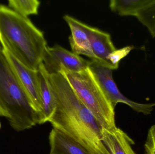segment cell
Returning a JSON list of instances; mask_svg holds the SVG:
<instances>
[{
    "mask_svg": "<svg viewBox=\"0 0 155 154\" xmlns=\"http://www.w3.org/2000/svg\"><path fill=\"white\" fill-rule=\"evenodd\" d=\"M57 106L48 120L57 129L92 154H111L102 141L101 127L91 111L80 100L62 73L49 74Z\"/></svg>",
    "mask_w": 155,
    "mask_h": 154,
    "instance_id": "6da1fadb",
    "label": "cell"
},
{
    "mask_svg": "<svg viewBox=\"0 0 155 154\" xmlns=\"http://www.w3.org/2000/svg\"><path fill=\"white\" fill-rule=\"evenodd\" d=\"M0 42L19 62L38 71L47 48L43 32L29 18L0 4Z\"/></svg>",
    "mask_w": 155,
    "mask_h": 154,
    "instance_id": "7a4b0ae2",
    "label": "cell"
},
{
    "mask_svg": "<svg viewBox=\"0 0 155 154\" xmlns=\"http://www.w3.org/2000/svg\"><path fill=\"white\" fill-rule=\"evenodd\" d=\"M0 116L6 118L12 128L17 132L40 124L39 115L2 50L0 51Z\"/></svg>",
    "mask_w": 155,
    "mask_h": 154,
    "instance_id": "3957f363",
    "label": "cell"
},
{
    "mask_svg": "<svg viewBox=\"0 0 155 154\" xmlns=\"http://www.w3.org/2000/svg\"><path fill=\"white\" fill-rule=\"evenodd\" d=\"M60 73L64 76L78 98L91 111L101 127L112 129L116 127L115 108L106 96L89 67L80 72L62 70Z\"/></svg>",
    "mask_w": 155,
    "mask_h": 154,
    "instance_id": "277c9868",
    "label": "cell"
},
{
    "mask_svg": "<svg viewBox=\"0 0 155 154\" xmlns=\"http://www.w3.org/2000/svg\"><path fill=\"white\" fill-rule=\"evenodd\" d=\"M89 68L106 96L114 107H115L118 103H123L129 106L137 113H143L145 115L151 114L155 103L140 104L134 102L125 96L118 89L113 79L111 68L93 61H91Z\"/></svg>",
    "mask_w": 155,
    "mask_h": 154,
    "instance_id": "5b68a950",
    "label": "cell"
},
{
    "mask_svg": "<svg viewBox=\"0 0 155 154\" xmlns=\"http://www.w3.org/2000/svg\"><path fill=\"white\" fill-rule=\"evenodd\" d=\"M42 63L49 74H54L60 73L62 70L71 72H80L87 68L91 61L56 45L47 47Z\"/></svg>",
    "mask_w": 155,
    "mask_h": 154,
    "instance_id": "8992f818",
    "label": "cell"
},
{
    "mask_svg": "<svg viewBox=\"0 0 155 154\" xmlns=\"http://www.w3.org/2000/svg\"><path fill=\"white\" fill-rule=\"evenodd\" d=\"M2 52L26 92L34 109L39 115L40 124H42V110L40 98L38 71L31 69L19 62L3 47Z\"/></svg>",
    "mask_w": 155,
    "mask_h": 154,
    "instance_id": "52a82bcc",
    "label": "cell"
},
{
    "mask_svg": "<svg viewBox=\"0 0 155 154\" xmlns=\"http://www.w3.org/2000/svg\"><path fill=\"white\" fill-rule=\"evenodd\" d=\"M63 18L70 27L71 32V34L69 37V42L72 52L78 55H84L91 58L93 61H95L96 59L92 51L88 39V25L70 15H64Z\"/></svg>",
    "mask_w": 155,
    "mask_h": 154,
    "instance_id": "ba28073f",
    "label": "cell"
},
{
    "mask_svg": "<svg viewBox=\"0 0 155 154\" xmlns=\"http://www.w3.org/2000/svg\"><path fill=\"white\" fill-rule=\"evenodd\" d=\"M87 33L92 51L96 59L95 62L112 69L111 65L107 60V57L116 49L112 42L111 35L89 26L87 28Z\"/></svg>",
    "mask_w": 155,
    "mask_h": 154,
    "instance_id": "9c48e42d",
    "label": "cell"
},
{
    "mask_svg": "<svg viewBox=\"0 0 155 154\" xmlns=\"http://www.w3.org/2000/svg\"><path fill=\"white\" fill-rule=\"evenodd\" d=\"M101 135L102 142L110 154H136L132 148L134 140L120 128L102 127Z\"/></svg>",
    "mask_w": 155,
    "mask_h": 154,
    "instance_id": "30bf717a",
    "label": "cell"
},
{
    "mask_svg": "<svg viewBox=\"0 0 155 154\" xmlns=\"http://www.w3.org/2000/svg\"><path fill=\"white\" fill-rule=\"evenodd\" d=\"M40 86V98L41 105L42 124L48 122L57 106V99L49 74L42 62L38 70Z\"/></svg>",
    "mask_w": 155,
    "mask_h": 154,
    "instance_id": "8fae6325",
    "label": "cell"
},
{
    "mask_svg": "<svg viewBox=\"0 0 155 154\" xmlns=\"http://www.w3.org/2000/svg\"><path fill=\"white\" fill-rule=\"evenodd\" d=\"M50 154H92L65 134L53 128L49 137Z\"/></svg>",
    "mask_w": 155,
    "mask_h": 154,
    "instance_id": "7c38bea8",
    "label": "cell"
},
{
    "mask_svg": "<svg viewBox=\"0 0 155 154\" xmlns=\"http://www.w3.org/2000/svg\"><path fill=\"white\" fill-rule=\"evenodd\" d=\"M150 2V0H111V11L120 16H134Z\"/></svg>",
    "mask_w": 155,
    "mask_h": 154,
    "instance_id": "4fadbf2b",
    "label": "cell"
},
{
    "mask_svg": "<svg viewBox=\"0 0 155 154\" xmlns=\"http://www.w3.org/2000/svg\"><path fill=\"white\" fill-rule=\"evenodd\" d=\"M41 2L37 0H9L8 6L16 13L28 18L31 15H36Z\"/></svg>",
    "mask_w": 155,
    "mask_h": 154,
    "instance_id": "5bb4252c",
    "label": "cell"
},
{
    "mask_svg": "<svg viewBox=\"0 0 155 154\" xmlns=\"http://www.w3.org/2000/svg\"><path fill=\"white\" fill-rule=\"evenodd\" d=\"M147 27L153 38H155V0H150L136 16Z\"/></svg>",
    "mask_w": 155,
    "mask_h": 154,
    "instance_id": "9a60e30c",
    "label": "cell"
},
{
    "mask_svg": "<svg viewBox=\"0 0 155 154\" xmlns=\"http://www.w3.org/2000/svg\"><path fill=\"white\" fill-rule=\"evenodd\" d=\"M134 49V47L133 46H126L119 49H116L109 54L107 56V60L111 65L112 70L117 69L120 61L126 57Z\"/></svg>",
    "mask_w": 155,
    "mask_h": 154,
    "instance_id": "2e32d148",
    "label": "cell"
},
{
    "mask_svg": "<svg viewBox=\"0 0 155 154\" xmlns=\"http://www.w3.org/2000/svg\"><path fill=\"white\" fill-rule=\"evenodd\" d=\"M146 142L155 144V124L149 129Z\"/></svg>",
    "mask_w": 155,
    "mask_h": 154,
    "instance_id": "e0dca14e",
    "label": "cell"
},
{
    "mask_svg": "<svg viewBox=\"0 0 155 154\" xmlns=\"http://www.w3.org/2000/svg\"><path fill=\"white\" fill-rule=\"evenodd\" d=\"M144 154H155V144L146 142Z\"/></svg>",
    "mask_w": 155,
    "mask_h": 154,
    "instance_id": "ac0fdd59",
    "label": "cell"
},
{
    "mask_svg": "<svg viewBox=\"0 0 155 154\" xmlns=\"http://www.w3.org/2000/svg\"><path fill=\"white\" fill-rule=\"evenodd\" d=\"M2 45H1V42H0V51H2Z\"/></svg>",
    "mask_w": 155,
    "mask_h": 154,
    "instance_id": "d6986e66",
    "label": "cell"
},
{
    "mask_svg": "<svg viewBox=\"0 0 155 154\" xmlns=\"http://www.w3.org/2000/svg\"><path fill=\"white\" fill-rule=\"evenodd\" d=\"M1 123H0V129H1Z\"/></svg>",
    "mask_w": 155,
    "mask_h": 154,
    "instance_id": "ffe728a7",
    "label": "cell"
}]
</instances>
